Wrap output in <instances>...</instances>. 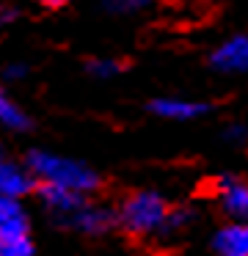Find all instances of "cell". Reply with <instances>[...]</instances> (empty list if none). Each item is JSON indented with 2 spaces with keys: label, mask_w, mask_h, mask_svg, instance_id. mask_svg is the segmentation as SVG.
<instances>
[{
  "label": "cell",
  "mask_w": 248,
  "mask_h": 256,
  "mask_svg": "<svg viewBox=\"0 0 248 256\" xmlns=\"http://www.w3.org/2000/svg\"><path fill=\"white\" fill-rule=\"evenodd\" d=\"M218 256H248V220H234L212 237Z\"/></svg>",
  "instance_id": "obj_8"
},
{
  "label": "cell",
  "mask_w": 248,
  "mask_h": 256,
  "mask_svg": "<svg viewBox=\"0 0 248 256\" xmlns=\"http://www.w3.org/2000/svg\"><path fill=\"white\" fill-rule=\"evenodd\" d=\"M116 220H119V215H113L108 206L91 204V201L86 198L80 206H75V210H72L61 223H66V226L77 228V232H83V234H102V232H108Z\"/></svg>",
  "instance_id": "obj_3"
},
{
  "label": "cell",
  "mask_w": 248,
  "mask_h": 256,
  "mask_svg": "<svg viewBox=\"0 0 248 256\" xmlns=\"http://www.w3.org/2000/svg\"><path fill=\"white\" fill-rule=\"evenodd\" d=\"M218 204L234 220H248V182L237 176L218 179Z\"/></svg>",
  "instance_id": "obj_5"
},
{
  "label": "cell",
  "mask_w": 248,
  "mask_h": 256,
  "mask_svg": "<svg viewBox=\"0 0 248 256\" xmlns=\"http://www.w3.org/2000/svg\"><path fill=\"white\" fill-rule=\"evenodd\" d=\"M245 138H248V130L240 127V124H231V127L226 130V140H237V144H240V140H245Z\"/></svg>",
  "instance_id": "obj_15"
},
{
  "label": "cell",
  "mask_w": 248,
  "mask_h": 256,
  "mask_svg": "<svg viewBox=\"0 0 248 256\" xmlns=\"http://www.w3.org/2000/svg\"><path fill=\"white\" fill-rule=\"evenodd\" d=\"M152 0H102V6L108 8L110 14H132L146 8Z\"/></svg>",
  "instance_id": "obj_13"
},
{
  "label": "cell",
  "mask_w": 248,
  "mask_h": 256,
  "mask_svg": "<svg viewBox=\"0 0 248 256\" xmlns=\"http://www.w3.org/2000/svg\"><path fill=\"white\" fill-rule=\"evenodd\" d=\"M218 72L226 74H245L248 72V34H237L231 39H226L223 44H218L209 56Z\"/></svg>",
  "instance_id": "obj_4"
},
{
  "label": "cell",
  "mask_w": 248,
  "mask_h": 256,
  "mask_svg": "<svg viewBox=\"0 0 248 256\" xmlns=\"http://www.w3.org/2000/svg\"><path fill=\"white\" fill-rule=\"evenodd\" d=\"M190 220H193V212H187V210H171L168 212V220H165L163 234H179Z\"/></svg>",
  "instance_id": "obj_14"
},
{
  "label": "cell",
  "mask_w": 248,
  "mask_h": 256,
  "mask_svg": "<svg viewBox=\"0 0 248 256\" xmlns=\"http://www.w3.org/2000/svg\"><path fill=\"white\" fill-rule=\"evenodd\" d=\"M209 110L207 102H196V100H185V96H163V100L152 102V113L163 118H171V122H190V118H198Z\"/></svg>",
  "instance_id": "obj_7"
},
{
  "label": "cell",
  "mask_w": 248,
  "mask_h": 256,
  "mask_svg": "<svg viewBox=\"0 0 248 256\" xmlns=\"http://www.w3.org/2000/svg\"><path fill=\"white\" fill-rule=\"evenodd\" d=\"M28 168L42 184H55V188H66L83 196H91L99 188V176L86 162L53 154V152H42V149L31 152L28 154Z\"/></svg>",
  "instance_id": "obj_1"
},
{
  "label": "cell",
  "mask_w": 248,
  "mask_h": 256,
  "mask_svg": "<svg viewBox=\"0 0 248 256\" xmlns=\"http://www.w3.org/2000/svg\"><path fill=\"white\" fill-rule=\"evenodd\" d=\"M11 20H17V12L14 8H3V12H0V22H11Z\"/></svg>",
  "instance_id": "obj_17"
},
{
  "label": "cell",
  "mask_w": 248,
  "mask_h": 256,
  "mask_svg": "<svg viewBox=\"0 0 248 256\" xmlns=\"http://www.w3.org/2000/svg\"><path fill=\"white\" fill-rule=\"evenodd\" d=\"M168 206L165 198L154 190H138L130 198H124L119 210V223L135 237H154L163 234L165 220H168Z\"/></svg>",
  "instance_id": "obj_2"
},
{
  "label": "cell",
  "mask_w": 248,
  "mask_h": 256,
  "mask_svg": "<svg viewBox=\"0 0 248 256\" xmlns=\"http://www.w3.org/2000/svg\"><path fill=\"white\" fill-rule=\"evenodd\" d=\"M88 72L94 74V78H116V74L121 72V64L113 61V58H94V61H88Z\"/></svg>",
  "instance_id": "obj_12"
},
{
  "label": "cell",
  "mask_w": 248,
  "mask_h": 256,
  "mask_svg": "<svg viewBox=\"0 0 248 256\" xmlns=\"http://www.w3.org/2000/svg\"><path fill=\"white\" fill-rule=\"evenodd\" d=\"M0 232H28V215L14 196L0 193Z\"/></svg>",
  "instance_id": "obj_9"
},
{
  "label": "cell",
  "mask_w": 248,
  "mask_h": 256,
  "mask_svg": "<svg viewBox=\"0 0 248 256\" xmlns=\"http://www.w3.org/2000/svg\"><path fill=\"white\" fill-rule=\"evenodd\" d=\"M25 74H28V66H22V64H14V66L6 69V78L9 80H20V78H25Z\"/></svg>",
  "instance_id": "obj_16"
},
{
  "label": "cell",
  "mask_w": 248,
  "mask_h": 256,
  "mask_svg": "<svg viewBox=\"0 0 248 256\" xmlns=\"http://www.w3.org/2000/svg\"><path fill=\"white\" fill-rule=\"evenodd\" d=\"M0 127L14 130V132H25V130L31 127V118H28V113L22 110V108L17 105V102L11 100V96L6 94L3 88H0Z\"/></svg>",
  "instance_id": "obj_10"
},
{
  "label": "cell",
  "mask_w": 248,
  "mask_h": 256,
  "mask_svg": "<svg viewBox=\"0 0 248 256\" xmlns=\"http://www.w3.org/2000/svg\"><path fill=\"white\" fill-rule=\"evenodd\" d=\"M33 184H36V176L28 168V162L22 166V162L11 160V157L0 154V193L22 198V196H28L33 190Z\"/></svg>",
  "instance_id": "obj_6"
},
{
  "label": "cell",
  "mask_w": 248,
  "mask_h": 256,
  "mask_svg": "<svg viewBox=\"0 0 248 256\" xmlns=\"http://www.w3.org/2000/svg\"><path fill=\"white\" fill-rule=\"evenodd\" d=\"M0 256H33L28 232H0Z\"/></svg>",
  "instance_id": "obj_11"
},
{
  "label": "cell",
  "mask_w": 248,
  "mask_h": 256,
  "mask_svg": "<svg viewBox=\"0 0 248 256\" xmlns=\"http://www.w3.org/2000/svg\"><path fill=\"white\" fill-rule=\"evenodd\" d=\"M42 6H47V8H61V6H66L69 0H39Z\"/></svg>",
  "instance_id": "obj_18"
}]
</instances>
